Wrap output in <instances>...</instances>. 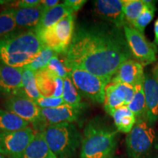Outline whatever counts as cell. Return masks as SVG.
<instances>
[{"label": "cell", "instance_id": "1", "mask_svg": "<svg viewBox=\"0 0 158 158\" xmlns=\"http://www.w3.org/2000/svg\"><path fill=\"white\" fill-rule=\"evenodd\" d=\"M132 56L121 29L104 25L79 26L64 54V63L69 71L81 69L109 84L120 65Z\"/></svg>", "mask_w": 158, "mask_h": 158}, {"label": "cell", "instance_id": "2", "mask_svg": "<svg viewBox=\"0 0 158 158\" xmlns=\"http://www.w3.org/2000/svg\"><path fill=\"white\" fill-rule=\"evenodd\" d=\"M43 48L34 30L14 31L0 39V64L23 68Z\"/></svg>", "mask_w": 158, "mask_h": 158}, {"label": "cell", "instance_id": "3", "mask_svg": "<svg viewBox=\"0 0 158 158\" xmlns=\"http://www.w3.org/2000/svg\"><path fill=\"white\" fill-rule=\"evenodd\" d=\"M118 130L98 118L86 124L81 137V158H110L117 143Z\"/></svg>", "mask_w": 158, "mask_h": 158}, {"label": "cell", "instance_id": "4", "mask_svg": "<svg viewBox=\"0 0 158 158\" xmlns=\"http://www.w3.org/2000/svg\"><path fill=\"white\" fill-rule=\"evenodd\" d=\"M41 132L56 158L73 157L81 143V135L73 123L50 124Z\"/></svg>", "mask_w": 158, "mask_h": 158}, {"label": "cell", "instance_id": "5", "mask_svg": "<svg viewBox=\"0 0 158 158\" xmlns=\"http://www.w3.org/2000/svg\"><path fill=\"white\" fill-rule=\"evenodd\" d=\"M44 47L56 54H65L74 35V16L70 15L48 28L36 31Z\"/></svg>", "mask_w": 158, "mask_h": 158}, {"label": "cell", "instance_id": "6", "mask_svg": "<svg viewBox=\"0 0 158 158\" xmlns=\"http://www.w3.org/2000/svg\"><path fill=\"white\" fill-rule=\"evenodd\" d=\"M156 140L155 132L147 120L137 119L126 137L130 158H145L152 152Z\"/></svg>", "mask_w": 158, "mask_h": 158}, {"label": "cell", "instance_id": "7", "mask_svg": "<svg viewBox=\"0 0 158 158\" xmlns=\"http://www.w3.org/2000/svg\"><path fill=\"white\" fill-rule=\"evenodd\" d=\"M69 76L81 95L92 102L103 103L105 90L108 84L106 81L88 71L77 68L70 70Z\"/></svg>", "mask_w": 158, "mask_h": 158}, {"label": "cell", "instance_id": "8", "mask_svg": "<svg viewBox=\"0 0 158 158\" xmlns=\"http://www.w3.org/2000/svg\"><path fill=\"white\" fill-rule=\"evenodd\" d=\"M123 29L131 54L137 59V62L146 66L157 60V48L155 43H150L143 33L131 26L125 24Z\"/></svg>", "mask_w": 158, "mask_h": 158}, {"label": "cell", "instance_id": "9", "mask_svg": "<svg viewBox=\"0 0 158 158\" xmlns=\"http://www.w3.org/2000/svg\"><path fill=\"white\" fill-rule=\"evenodd\" d=\"M35 136L34 130L29 127L17 131L0 133V153L7 158H22Z\"/></svg>", "mask_w": 158, "mask_h": 158}, {"label": "cell", "instance_id": "10", "mask_svg": "<svg viewBox=\"0 0 158 158\" xmlns=\"http://www.w3.org/2000/svg\"><path fill=\"white\" fill-rule=\"evenodd\" d=\"M6 110L15 114L35 126L44 125L41 116V108L35 101L23 94L11 97L4 102ZM43 129V126H42Z\"/></svg>", "mask_w": 158, "mask_h": 158}, {"label": "cell", "instance_id": "11", "mask_svg": "<svg viewBox=\"0 0 158 158\" xmlns=\"http://www.w3.org/2000/svg\"><path fill=\"white\" fill-rule=\"evenodd\" d=\"M85 108L86 106L83 103L80 106L63 104L56 108H41L43 124L47 126L65 122L73 123L78 121Z\"/></svg>", "mask_w": 158, "mask_h": 158}, {"label": "cell", "instance_id": "12", "mask_svg": "<svg viewBox=\"0 0 158 158\" xmlns=\"http://www.w3.org/2000/svg\"><path fill=\"white\" fill-rule=\"evenodd\" d=\"M23 94L22 68L0 64V98L8 99Z\"/></svg>", "mask_w": 158, "mask_h": 158}, {"label": "cell", "instance_id": "13", "mask_svg": "<svg viewBox=\"0 0 158 158\" xmlns=\"http://www.w3.org/2000/svg\"><path fill=\"white\" fill-rule=\"evenodd\" d=\"M97 15L121 29L126 24L124 14V0H97L94 2Z\"/></svg>", "mask_w": 158, "mask_h": 158}, {"label": "cell", "instance_id": "14", "mask_svg": "<svg viewBox=\"0 0 158 158\" xmlns=\"http://www.w3.org/2000/svg\"><path fill=\"white\" fill-rule=\"evenodd\" d=\"M143 91L147 104V121L152 125L158 118V79L152 72L144 75Z\"/></svg>", "mask_w": 158, "mask_h": 158}, {"label": "cell", "instance_id": "15", "mask_svg": "<svg viewBox=\"0 0 158 158\" xmlns=\"http://www.w3.org/2000/svg\"><path fill=\"white\" fill-rule=\"evenodd\" d=\"M35 78L41 96L62 98L64 79L54 76L46 68L35 73Z\"/></svg>", "mask_w": 158, "mask_h": 158}, {"label": "cell", "instance_id": "16", "mask_svg": "<svg viewBox=\"0 0 158 158\" xmlns=\"http://www.w3.org/2000/svg\"><path fill=\"white\" fill-rule=\"evenodd\" d=\"M143 66L137 61L129 59L120 65L110 82L122 83L135 86L144 78Z\"/></svg>", "mask_w": 158, "mask_h": 158}, {"label": "cell", "instance_id": "17", "mask_svg": "<svg viewBox=\"0 0 158 158\" xmlns=\"http://www.w3.org/2000/svg\"><path fill=\"white\" fill-rule=\"evenodd\" d=\"M14 9L17 27L25 30H34L45 14L40 5L31 8Z\"/></svg>", "mask_w": 158, "mask_h": 158}, {"label": "cell", "instance_id": "18", "mask_svg": "<svg viewBox=\"0 0 158 158\" xmlns=\"http://www.w3.org/2000/svg\"><path fill=\"white\" fill-rule=\"evenodd\" d=\"M125 94L118 83L110 82L106 87L104 99V109L111 116L117 108L124 106Z\"/></svg>", "mask_w": 158, "mask_h": 158}, {"label": "cell", "instance_id": "19", "mask_svg": "<svg viewBox=\"0 0 158 158\" xmlns=\"http://www.w3.org/2000/svg\"><path fill=\"white\" fill-rule=\"evenodd\" d=\"M22 158H56L51 152L42 132L35 133L34 139L26 149Z\"/></svg>", "mask_w": 158, "mask_h": 158}, {"label": "cell", "instance_id": "20", "mask_svg": "<svg viewBox=\"0 0 158 158\" xmlns=\"http://www.w3.org/2000/svg\"><path fill=\"white\" fill-rule=\"evenodd\" d=\"M73 12L71 10V9L66 4H59L58 5L46 12L43 15L40 21L36 27V28L34 29V31L36 32L41 29L48 28L68 15H73Z\"/></svg>", "mask_w": 158, "mask_h": 158}, {"label": "cell", "instance_id": "21", "mask_svg": "<svg viewBox=\"0 0 158 158\" xmlns=\"http://www.w3.org/2000/svg\"><path fill=\"white\" fill-rule=\"evenodd\" d=\"M111 116L118 131L129 133L137 122V118L127 106H123L113 112Z\"/></svg>", "mask_w": 158, "mask_h": 158}, {"label": "cell", "instance_id": "22", "mask_svg": "<svg viewBox=\"0 0 158 158\" xmlns=\"http://www.w3.org/2000/svg\"><path fill=\"white\" fill-rule=\"evenodd\" d=\"M29 122L15 114L0 109V133L17 131L29 127Z\"/></svg>", "mask_w": 158, "mask_h": 158}, {"label": "cell", "instance_id": "23", "mask_svg": "<svg viewBox=\"0 0 158 158\" xmlns=\"http://www.w3.org/2000/svg\"><path fill=\"white\" fill-rule=\"evenodd\" d=\"M135 89L133 100L127 107L135 114L137 119L147 120V104L143 91V81L136 85Z\"/></svg>", "mask_w": 158, "mask_h": 158}, {"label": "cell", "instance_id": "24", "mask_svg": "<svg viewBox=\"0 0 158 158\" xmlns=\"http://www.w3.org/2000/svg\"><path fill=\"white\" fill-rule=\"evenodd\" d=\"M22 83L23 94L33 101H36L40 98L37 89L35 73L27 68H22Z\"/></svg>", "mask_w": 158, "mask_h": 158}, {"label": "cell", "instance_id": "25", "mask_svg": "<svg viewBox=\"0 0 158 158\" xmlns=\"http://www.w3.org/2000/svg\"><path fill=\"white\" fill-rule=\"evenodd\" d=\"M145 6V0H124V14L126 24L132 27Z\"/></svg>", "mask_w": 158, "mask_h": 158}, {"label": "cell", "instance_id": "26", "mask_svg": "<svg viewBox=\"0 0 158 158\" xmlns=\"http://www.w3.org/2000/svg\"><path fill=\"white\" fill-rule=\"evenodd\" d=\"M16 28L15 9L7 8L0 12V39L14 32Z\"/></svg>", "mask_w": 158, "mask_h": 158}, {"label": "cell", "instance_id": "27", "mask_svg": "<svg viewBox=\"0 0 158 158\" xmlns=\"http://www.w3.org/2000/svg\"><path fill=\"white\" fill-rule=\"evenodd\" d=\"M146 6L140 14L138 19L135 20V22L132 25L135 29L138 31L143 33L144 32L146 27L148 24L152 21L154 16H155V12L156 10L155 3L152 1H146Z\"/></svg>", "mask_w": 158, "mask_h": 158}, {"label": "cell", "instance_id": "28", "mask_svg": "<svg viewBox=\"0 0 158 158\" xmlns=\"http://www.w3.org/2000/svg\"><path fill=\"white\" fill-rule=\"evenodd\" d=\"M55 55H56V53H55L54 51L47 47H44L42 51L37 54V56L33 59L32 62L23 68L29 69L34 73L38 72L40 70L46 68L51 59Z\"/></svg>", "mask_w": 158, "mask_h": 158}, {"label": "cell", "instance_id": "29", "mask_svg": "<svg viewBox=\"0 0 158 158\" xmlns=\"http://www.w3.org/2000/svg\"><path fill=\"white\" fill-rule=\"evenodd\" d=\"M62 98L65 104L71 105V106H80L83 104L81 94L74 86L69 76L64 78Z\"/></svg>", "mask_w": 158, "mask_h": 158}, {"label": "cell", "instance_id": "30", "mask_svg": "<svg viewBox=\"0 0 158 158\" xmlns=\"http://www.w3.org/2000/svg\"><path fill=\"white\" fill-rule=\"evenodd\" d=\"M46 69L51 74L59 78L64 79L69 76V70L66 68L64 63L62 62L56 55L51 59Z\"/></svg>", "mask_w": 158, "mask_h": 158}, {"label": "cell", "instance_id": "31", "mask_svg": "<svg viewBox=\"0 0 158 158\" xmlns=\"http://www.w3.org/2000/svg\"><path fill=\"white\" fill-rule=\"evenodd\" d=\"M37 106L40 108H53L62 106L64 103L62 98H52V97H40L35 101Z\"/></svg>", "mask_w": 158, "mask_h": 158}, {"label": "cell", "instance_id": "32", "mask_svg": "<svg viewBox=\"0 0 158 158\" xmlns=\"http://www.w3.org/2000/svg\"><path fill=\"white\" fill-rule=\"evenodd\" d=\"M119 84L120 86L123 90L124 94H125V102H124V106H128L131 100H133V98L135 94V86H131V85L122 84V83H118Z\"/></svg>", "mask_w": 158, "mask_h": 158}, {"label": "cell", "instance_id": "33", "mask_svg": "<svg viewBox=\"0 0 158 158\" xmlns=\"http://www.w3.org/2000/svg\"><path fill=\"white\" fill-rule=\"evenodd\" d=\"M40 2L39 0H20L15 2L14 5L17 6V8H31L39 6Z\"/></svg>", "mask_w": 158, "mask_h": 158}, {"label": "cell", "instance_id": "34", "mask_svg": "<svg viewBox=\"0 0 158 158\" xmlns=\"http://www.w3.org/2000/svg\"><path fill=\"white\" fill-rule=\"evenodd\" d=\"M86 2V1L85 0H66L64 2L73 13L78 11Z\"/></svg>", "mask_w": 158, "mask_h": 158}, {"label": "cell", "instance_id": "35", "mask_svg": "<svg viewBox=\"0 0 158 158\" xmlns=\"http://www.w3.org/2000/svg\"><path fill=\"white\" fill-rule=\"evenodd\" d=\"M60 3H59V1H58V0H43V1H41L40 5L42 6L43 10L45 13L46 12H48L58 5Z\"/></svg>", "mask_w": 158, "mask_h": 158}, {"label": "cell", "instance_id": "36", "mask_svg": "<svg viewBox=\"0 0 158 158\" xmlns=\"http://www.w3.org/2000/svg\"><path fill=\"white\" fill-rule=\"evenodd\" d=\"M154 31H155V44L156 45H158V19L156 20L155 23Z\"/></svg>", "mask_w": 158, "mask_h": 158}, {"label": "cell", "instance_id": "37", "mask_svg": "<svg viewBox=\"0 0 158 158\" xmlns=\"http://www.w3.org/2000/svg\"><path fill=\"white\" fill-rule=\"evenodd\" d=\"M152 74L155 76L156 78L158 79V63L157 64L155 65V68H153L152 71Z\"/></svg>", "mask_w": 158, "mask_h": 158}, {"label": "cell", "instance_id": "38", "mask_svg": "<svg viewBox=\"0 0 158 158\" xmlns=\"http://www.w3.org/2000/svg\"><path fill=\"white\" fill-rule=\"evenodd\" d=\"M0 158H7V157H6L5 156H4V155H2V154L0 153Z\"/></svg>", "mask_w": 158, "mask_h": 158}, {"label": "cell", "instance_id": "39", "mask_svg": "<svg viewBox=\"0 0 158 158\" xmlns=\"http://www.w3.org/2000/svg\"><path fill=\"white\" fill-rule=\"evenodd\" d=\"M2 2H1V1H0V5H1V4H2Z\"/></svg>", "mask_w": 158, "mask_h": 158}]
</instances>
